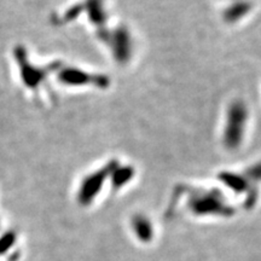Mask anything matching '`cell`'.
<instances>
[{
    "label": "cell",
    "instance_id": "cell-1",
    "mask_svg": "<svg viewBox=\"0 0 261 261\" xmlns=\"http://www.w3.org/2000/svg\"><path fill=\"white\" fill-rule=\"evenodd\" d=\"M15 240H16V236L15 233L12 232H8L0 238V254H4L8 252L10 248L12 247V244H14Z\"/></svg>",
    "mask_w": 261,
    "mask_h": 261
}]
</instances>
